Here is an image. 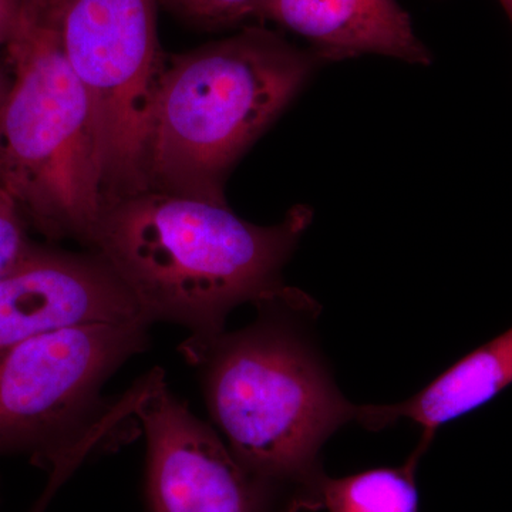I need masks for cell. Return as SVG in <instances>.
Masks as SVG:
<instances>
[{"instance_id":"cell-1","label":"cell","mask_w":512,"mask_h":512,"mask_svg":"<svg viewBox=\"0 0 512 512\" xmlns=\"http://www.w3.org/2000/svg\"><path fill=\"white\" fill-rule=\"evenodd\" d=\"M245 328L180 352L197 369L215 430L268 512L318 510L326 441L359 406L340 392L316 339L320 306L281 285L254 302Z\"/></svg>"},{"instance_id":"cell-2","label":"cell","mask_w":512,"mask_h":512,"mask_svg":"<svg viewBox=\"0 0 512 512\" xmlns=\"http://www.w3.org/2000/svg\"><path fill=\"white\" fill-rule=\"evenodd\" d=\"M312 218L311 208L296 205L278 224L256 225L228 204L147 190L104 202L90 249L113 266L151 323L208 340L239 305L284 285L282 271Z\"/></svg>"},{"instance_id":"cell-3","label":"cell","mask_w":512,"mask_h":512,"mask_svg":"<svg viewBox=\"0 0 512 512\" xmlns=\"http://www.w3.org/2000/svg\"><path fill=\"white\" fill-rule=\"evenodd\" d=\"M322 62L262 28L165 56L147 117V190L227 204L231 168Z\"/></svg>"},{"instance_id":"cell-4","label":"cell","mask_w":512,"mask_h":512,"mask_svg":"<svg viewBox=\"0 0 512 512\" xmlns=\"http://www.w3.org/2000/svg\"><path fill=\"white\" fill-rule=\"evenodd\" d=\"M5 46L0 187L46 237L92 248L106 201L92 100L33 0Z\"/></svg>"},{"instance_id":"cell-5","label":"cell","mask_w":512,"mask_h":512,"mask_svg":"<svg viewBox=\"0 0 512 512\" xmlns=\"http://www.w3.org/2000/svg\"><path fill=\"white\" fill-rule=\"evenodd\" d=\"M151 323H101L0 349V456L26 454L49 473L76 468L120 421L133 417L144 377L117 402L104 384L150 345Z\"/></svg>"},{"instance_id":"cell-6","label":"cell","mask_w":512,"mask_h":512,"mask_svg":"<svg viewBox=\"0 0 512 512\" xmlns=\"http://www.w3.org/2000/svg\"><path fill=\"white\" fill-rule=\"evenodd\" d=\"M93 103L106 200L147 191L148 110L165 56L157 0H33Z\"/></svg>"},{"instance_id":"cell-7","label":"cell","mask_w":512,"mask_h":512,"mask_svg":"<svg viewBox=\"0 0 512 512\" xmlns=\"http://www.w3.org/2000/svg\"><path fill=\"white\" fill-rule=\"evenodd\" d=\"M147 444L150 512H268L220 433L191 412L154 367L134 409Z\"/></svg>"},{"instance_id":"cell-8","label":"cell","mask_w":512,"mask_h":512,"mask_svg":"<svg viewBox=\"0 0 512 512\" xmlns=\"http://www.w3.org/2000/svg\"><path fill=\"white\" fill-rule=\"evenodd\" d=\"M136 320L150 322L113 266L93 249L77 254L35 244L0 279V349L63 329Z\"/></svg>"},{"instance_id":"cell-9","label":"cell","mask_w":512,"mask_h":512,"mask_svg":"<svg viewBox=\"0 0 512 512\" xmlns=\"http://www.w3.org/2000/svg\"><path fill=\"white\" fill-rule=\"evenodd\" d=\"M255 18L302 36L322 60L373 53L431 63L429 50L396 0H261Z\"/></svg>"},{"instance_id":"cell-10","label":"cell","mask_w":512,"mask_h":512,"mask_svg":"<svg viewBox=\"0 0 512 512\" xmlns=\"http://www.w3.org/2000/svg\"><path fill=\"white\" fill-rule=\"evenodd\" d=\"M512 384V328L458 360L446 372L404 402L359 406L356 423L380 431L410 420L423 433L491 402Z\"/></svg>"},{"instance_id":"cell-11","label":"cell","mask_w":512,"mask_h":512,"mask_svg":"<svg viewBox=\"0 0 512 512\" xmlns=\"http://www.w3.org/2000/svg\"><path fill=\"white\" fill-rule=\"evenodd\" d=\"M434 434L423 433L402 466L380 467L348 477L323 476L318 508L329 512H419L416 473Z\"/></svg>"},{"instance_id":"cell-12","label":"cell","mask_w":512,"mask_h":512,"mask_svg":"<svg viewBox=\"0 0 512 512\" xmlns=\"http://www.w3.org/2000/svg\"><path fill=\"white\" fill-rule=\"evenodd\" d=\"M158 3L187 20L192 25L205 29L229 28L245 19L255 18L261 0H157Z\"/></svg>"},{"instance_id":"cell-13","label":"cell","mask_w":512,"mask_h":512,"mask_svg":"<svg viewBox=\"0 0 512 512\" xmlns=\"http://www.w3.org/2000/svg\"><path fill=\"white\" fill-rule=\"evenodd\" d=\"M28 227L29 222L18 202L0 187V279L8 275L35 245L29 239Z\"/></svg>"},{"instance_id":"cell-14","label":"cell","mask_w":512,"mask_h":512,"mask_svg":"<svg viewBox=\"0 0 512 512\" xmlns=\"http://www.w3.org/2000/svg\"><path fill=\"white\" fill-rule=\"evenodd\" d=\"M23 0H0V46L12 36L22 12Z\"/></svg>"},{"instance_id":"cell-15","label":"cell","mask_w":512,"mask_h":512,"mask_svg":"<svg viewBox=\"0 0 512 512\" xmlns=\"http://www.w3.org/2000/svg\"><path fill=\"white\" fill-rule=\"evenodd\" d=\"M10 77L0 69V114H2L3 104H5L6 94L9 90Z\"/></svg>"},{"instance_id":"cell-16","label":"cell","mask_w":512,"mask_h":512,"mask_svg":"<svg viewBox=\"0 0 512 512\" xmlns=\"http://www.w3.org/2000/svg\"><path fill=\"white\" fill-rule=\"evenodd\" d=\"M53 491L52 490H45V493L42 494V497H40V500L37 501V504L35 505V508H33L32 512H45L47 504H49V501L52 500L53 497Z\"/></svg>"},{"instance_id":"cell-17","label":"cell","mask_w":512,"mask_h":512,"mask_svg":"<svg viewBox=\"0 0 512 512\" xmlns=\"http://www.w3.org/2000/svg\"><path fill=\"white\" fill-rule=\"evenodd\" d=\"M501 6H503L505 13H507L508 19H510L512 25V0H500Z\"/></svg>"}]
</instances>
